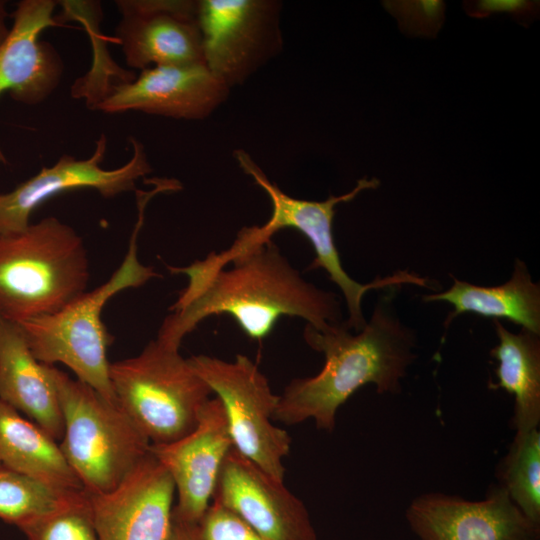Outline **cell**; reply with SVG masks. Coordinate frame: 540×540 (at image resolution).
Returning <instances> with one entry per match:
<instances>
[{"label":"cell","instance_id":"cell-1","mask_svg":"<svg viewBox=\"0 0 540 540\" xmlns=\"http://www.w3.org/2000/svg\"><path fill=\"white\" fill-rule=\"evenodd\" d=\"M167 268L188 279L157 335L177 349L212 315H229L247 337L259 342L285 316L302 318L317 330L343 321L339 297L306 281L272 240L216 270L200 268L195 262Z\"/></svg>","mask_w":540,"mask_h":540},{"label":"cell","instance_id":"cell-2","mask_svg":"<svg viewBox=\"0 0 540 540\" xmlns=\"http://www.w3.org/2000/svg\"><path fill=\"white\" fill-rule=\"evenodd\" d=\"M303 338L323 353L325 363L315 376L293 379L279 395L273 420L286 425L313 419L318 429L332 432L338 409L362 386L401 392V380L416 358L415 335L386 298L359 332L351 333L344 321L325 330L306 324Z\"/></svg>","mask_w":540,"mask_h":540},{"label":"cell","instance_id":"cell-3","mask_svg":"<svg viewBox=\"0 0 540 540\" xmlns=\"http://www.w3.org/2000/svg\"><path fill=\"white\" fill-rule=\"evenodd\" d=\"M233 156L242 171L252 177L255 183L265 191L272 203V213L261 226L242 228L227 250L220 253L212 252L205 259L198 260L202 268L208 270L222 268L244 252L269 242L278 231L286 228L295 229L309 240L316 254L308 269H324L330 280L341 290L349 313L348 319L344 322L354 332H359L366 325L361 303L363 296L369 290L402 284L427 286V279L406 270L362 284L352 279L341 264L332 229L335 207L339 203L353 200L366 189H376L380 184L378 179L364 177L357 181L351 191L340 196L331 195L323 201L298 199L283 192L271 182L243 149L235 150Z\"/></svg>","mask_w":540,"mask_h":540},{"label":"cell","instance_id":"cell-4","mask_svg":"<svg viewBox=\"0 0 540 540\" xmlns=\"http://www.w3.org/2000/svg\"><path fill=\"white\" fill-rule=\"evenodd\" d=\"M156 189L138 191V220L127 253L117 270L102 285L86 292L63 309L17 323L36 359L46 365L61 363L105 399L116 403L109 376L107 349L112 342L101 314L119 292L146 284L160 275L138 259L137 240L148 201Z\"/></svg>","mask_w":540,"mask_h":540},{"label":"cell","instance_id":"cell-5","mask_svg":"<svg viewBox=\"0 0 540 540\" xmlns=\"http://www.w3.org/2000/svg\"><path fill=\"white\" fill-rule=\"evenodd\" d=\"M89 260L82 237L50 216L0 236V315L15 323L55 313L86 293Z\"/></svg>","mask_w":540,"mask_h":540},{"label":"cell","instance_id":"cell-6","mask_svg":"<svg viewBox=\"0 0 540 540\" xmlns=\"http://www.w3.org/2000/svg\"><path fill=\"white\" fill-rule=\"evenodd\" d=\"M49 372L63 415L64 457L89 495L114 490L148 454L149 440L118 404L55 366Z\"/></svg>","mask_w":540,"mask_h":540},{"label":"cell","instance_id":"cell-7","mask_svg":"<svg viewBox=\"0 0 540 540\" xmlns=\"http://www.w3.org/2000/svg\"><path fill=\"white\" fill-rule=\"evenodd\" d=\"M119 407L150 444H166L192 432L212 393L179 349L151 340L136 356L110 363Z\"/></svg>","mask_w":540,"mask_h":540},{"label":"cell","instance_id":"cell-8","mask_svg":"<svg viewBox=\"0 0 540 540\" xmlns=\"http://www.w3.org/2000/svg\"><path fill=\"white\" fill-rule=\"evenodd\" d=\"M188 360L220 400L233 448L284 481L283 459L290 452L292 440L286 430L272 423L279 395L272 392L266 376L241 354L233 361L208 355Z\"/></svg>","mask_w":540,"mask_h":540},{"label":"cell","instance_id":"cell-9","mask_svg":"<svg viewBox=\"0 0 540 540\" xmlns=\"http://www.w3.org/2000/svg\"><path fill=\"white\" fill-rule=\"evenodd\" d=\"M281 9L277 0H198L204 63L229 89L281 51Z\"/></svg>","mask_w":540,"mask_h":540},{"label":"cell","instance_id":"cell-10","mask_svg":"<svg viewBox=\"0 0 540 540\" xmlns=\"http://www.w3.org/2000/svg\"><path fill=\"white\" fill-rule=\"evenodd\" d=\"M133 154L124 165L107 170L101 167L107 150L102 134L93 154L87 159L62 155L52 167H43L36 175L12 191L0 194V236L24 231L32 212L48 199L71 190L94 189L104 198L134 190L136 182L152 171L140 141L130 138Z\"/></svg>","mask_w":540,"mask_h":540},{"label":"cell","instance_id":"cell-11","mask_svg":"<svg viewBox=\"0 0 540 540\" xmlns=\"http://www.w3.org/2000/svg\"><path fill=\"white\" fill-rule=\"evenodd\" d=\"M115 28L126 64L134 69L204 64L198 0H117Z\"/></svg>","mask_w":540,"mask_h":540},{"label":"cell","instance_id":"cell-12","mask_svg":"<svg viewBox=\"0 0 540 540\" xmlns=\"http://www.w3.org/2000/svg\"><path fill=\"white\" fill-rule=\"evenodd\" d=\"M241 517L264 540H318L304 503L235 448L227 453L212 500Z\"/></svg>","mask_w":540,"mask_h":540},{"label":"cell","instance_id":"cell-13","mask_svg":"<svg viewBox=\"0 0 540 540\" xmlns=\"http://www.w3.org/2000/svg\"><path fill=\"white\" fill-rule=\"evenodd\" d=\"M420 540H539L540 525L528 519L499 484L483 500L429 493L406 510Z\"/></svg>","mask_w":540,"mask_h":540},{"label":"cell","instance_id":"cell-14","mask_svg":"<svg viewBox=\"0 0 540 540\" xmlns=\"http://www.w3.org/2000/svg\"><path fill=\"white\" fill-rule=\"evenodd\" d=\"M233 447L228 422L220 400L210 398L195 429L166 444H150L149 452L171 476L177 504L172 516L197 524L209 504L223 461Z\"/></svg>","mask_w":540,"mask_h":540},{"label":"cell","instance_id":"cell-15","mask_svg":"<svg viewBox=\"0 0 540 540\" xmlns=\"http://www.w3.org/2000/svg\"><path fill=\"white\" fill-rule=\"evenodd\" d=\"M53 0H21L12 15L13 22L0 44V95L8 92L16 101L36 105L45 101L60 84L63 61L40 34L49 27L63 26L54 11ZM0 163L6 156L0 146Z\"/></svg>","mask_w":540,"mask_h":540},{"label":"cell","instance_id":"cell-16","mask_svg":"<svg viewBox=\"0 0 540 540\" xmlns=\"http://www.w3.org/2000/svg\"><path fill=\"white\" fill-rule=\"evenodd\" d=\"M175 487L150 453L114 490L89 495L98 540H166Z\"/></svg>","mask_w":540,"mask_h":540},{"label":"cell","instance_id":"cell-17","mask_svg":"<svg viewBox=\"0 0 540 540\" xmlns=\"http://www.w3.org/2000/svg\"><path fill=\"white\" fill-rule=\"evenodd\" d=\"M229 92L204 64L153 66L132 81L115 86L97 110L200 120L211 115Z\"/></svg>","mask_w":540,"mask_h":540},{"label":"cell","instance_id":"cell-18","mask_svg":"<svg viewBox=\"0 0 540 540\" xmlns=\"http://www.w3.org/2000/svg\"><path fill=\"white\" fill-rule=\"evenodd\" d=\"M0 401L30 417L54 440L63 415L49 365L32 353L21 327L0 315Z\"/></svg>","mask_w":540,"mask_h":540},{"label":"cell","instance_id":"cell-19","mask_svg":"<svg viewBox=\"0 0 540 540\" xmlns=\"http://www.w3.org/2000/svg\"><path fill=\"white\" fill-rule=\"evenodd\" d=\"M425 302L443 301L453 306L448 326L463 313H475L494 320L507 319L522 329L540 335V286L532 281L526 264L516 260L511 278L497 286H478L453 277L443 292L425 295Z\"/></svg>","mask_w":540,"mask_h":540},{"label":"cell","instance_id":"cell-20","mask_svg":"<svg viewBox=\"0 0 540 540\" xmlns=\"http://www.w3.org/2000/svg\"><path fill=\"white\" fill-rule=\"evenodd\" d=\"M0 465L68 492H86L59 444L0 401Z\"/></svg>","mask_w":540,"mask_h":540},{"label":"cell","instance_id":"cell-21","mask_svg":"<svg viewBox=\"0 0 540 540\" xmlns=\"http://www.w3.org/2000/svg\"><path fill=\"white\" fill-rule=\"evenodd\" d=\"M498 344L491 355L498 361L497 383L514 396L512 425L516 434L538 429L540 423V335L521 329L510 332L494 320Z\"/></svg>","mask_w":540,"mask_h":540},{"label":"cell","instance_id":"cell-22","mask_svg":"<svg viewBox=\"0 0 540 540\" xmlns=\"http://www.w3.org/2000/svg\"><path fill=\"white\" fill-rule=\"evenodd\" d=\"M87 495L54 488L0 465V519L19 529L78 503Z\"/></svg>","mask_w":540,"mask_h":540},{"label":"cell","instance_id":"cell-23","mask_svg":"<svg viewBox=\"0 0 540 540\" xmlns=\"http://www.w3.org/2000/svg\"><path fill=\"white\" fill-rule=\"evenodd\" d=\"M499 485L532 522L540 525V432L515 434L498 469Z\"/></svg>","mask_w":540,"mask_h":540},{"label":"cell","instance_id":"cell-24","mask_svg":"<svg viewBox=\"0 0 540 540\" xmlns=\"http://www.w3.org/2000/svg\"><path fill=\"white\" fill-rule=\"evenodd\" d=\"M27 540H98L89 495L20 529Z\"/></svg>","mask_w":540,"mask_h":540},{"label":"cell","instance_id":"cell-25","mask_svg":"<svg viewBox=\"0 0 540 540\" xmlns=\"http://www.w3.org/2000/svg\"><path fill=\"white\" fill-rule=\"evenodd\" d=\"M199 540H264L241 517L211 501L196 525Z\"/></svg>","mask_w":540,"mask_h":540},{"label":"cell","instance_id":"cell-26","mask_svg":"<svg viewBox=\"0 0 540 540\" xmlns=\"http://www.w3.org/2000/svg\"><path fill=\"white\" fill-rule=\"evenodd\" d=\"M536 2L526 0H480L466 4V11L476 18L508 13L514 17H527L536 11Z\"/></svg>","mask_w":540,"mask_h":540},{"label":"cell","instance_id":"cell-27","mask_svg":"<svg viewBox=\"0 0 540 540\" xmlns=\"http://www.w3.org/2000/svg\"><path fill=\"white\" fill-rule=\"evenodd\" d=\"M196 525L181 521L172 516L171 526L166 540H199Z\"/></svg>","mask_w":540,"mask_h":540},{"label":"cell","instance_id":"cell-28","mask_svg":"<svg viewBox=\"0 0 540 540\" xmlns=\"http://www.w3.org/2000/svg\"><path fill=\"white\" fill-rule=\"evenodd\" d=\"M8 17L7 2L0 0V44L4 41L10 30Z\"/></svg>","mask_w":540,"mask_h":540}]
</instances>
